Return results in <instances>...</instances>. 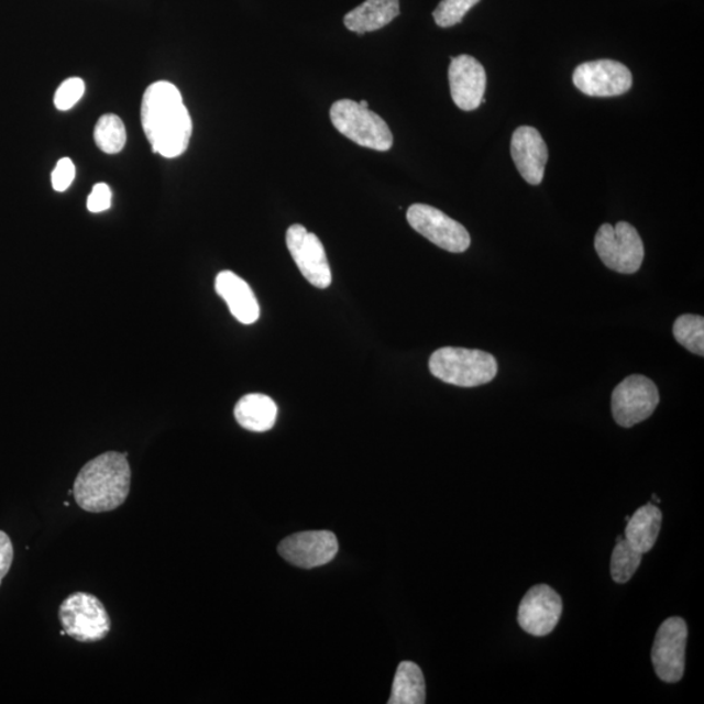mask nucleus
Wrapping results in <instances>:
<instances>
[{"mask_svg":"<svg viewBox=\"0 0 704 704\" xmlns=\"http://www.w3.org/2000/svg\"><path fill=\"white\" fill-rule=\"evenodd\" d=\"M595 250L605 266L622 274L637 273L645 258L642 239L628 222H618L616 227L602 224L596 232Z\"/></svg>","mask_w":704,"mask_h":704,"instance_id":"423d86ee","label":"nucleus"},{"mask_svg":"<svg viewBox=\"0 0 704 704\" xmlns=\"http://www.w3.org/2000/svg\"><path fill=\"white\" fill-rule=\"evenodd\" d=\"M399 15V0H365L344 16L351 32L364 34L382 30Z\"/></svg>","mask_w":704,"mask_h":704,"instance_id":"f3484780","label":"nucleus"},{"mask_svg":"<svg viewBox=\"0 0 704 704\" xmlns=\"http://www.w3.org/2000/svg\"><path fill=\"white\" fill-rule=\"evenodd\" d=\"M234 415L246 431L266 432L276 425L278 407L265 394H246L237 404Z\"/></svg>","mask_w":704,"mask_h":704,"instance_id":"a211bd4d","label":"nucleus"},{"mask_svg":"<svg viewBox=\"0 0 704 704\" xmlns=\"http://www.w3.org/2000/svg\"><path fill=\"white\" fill-rule=\"evenodd\" d=\"M131 468L127 453L108 452L89 461L74 484V497L82 510L112 512L125 503L131 491Z\"/></svg>","mask_w":704,"mask_h":704,"instance_id":"f03ea898","label":"nucleus"},{"mask_svg":"<svg viewBox=\"0 0 704 704\" xmlns=\"http://www.w3.org/2000/svg\"><path fill=\"white\" fill-rule=\"evenodd\" d=\"M59 619L68 637L80 644H96L111 631V618L100 598L87 593L69 595L61 604Z\"/></svg>","mask_w":704,"mask_h":704,"instance_id":"39448f33","label":"nucleus"},{"mask_svg":"<svg viewBox=\"0 0 704 704\" xmlns=\"http://www.w3.org/2000/svg\"><path fill=\"white\" fill-rule=\"evenodd\" d=\"M688 625L681 617H671L661 624L654 638L651 659L654 673L668 684L679 682L685 672Z\"/></svg>","mask_w":704,"mask_h":704,"instance_id":"1a4fd4ad","label":"nucleus"},{"mask_svg":"<svg viewBox=\"0 0 704 704\" xmlns=\"http://www.w3.org/2000/svg\"><path fill=\"white\" fill-rule=\"evenodd\" d=\"M76 167L69 158H62L52 174L53 188L56 193H65L73 185Z\"/></svg>","mask_w":704,"mask_h":704,"instance_id":"a878e982","label":"nucleus"},{"mask_svg":"<svg viewBox=\"0 0 704 704\" xmlns=\"http://www.w3.org/2000/svg\"><path fill=\"white\" fill-rule=\"evenodd\" d=\"M510 153L520 176L528 185L539 186L548 161V147L540 132L534 127H518L512 136Z\"/></svg>","mask_w":704,"mask_h":704,"instance_id":"2eb2a0df","label":"nucleus"},{"mask_svg":"<svg viewBox=\"0 0 704 704\" xmlns=\"http://www.w3.org/2000/svg\"><path fill=\"white\" fill-rule=\"evenodd\" d=\"M562 615V601L548 584H538L528 590L519 604L520 628L534 637H546L558 626Z\"/></svg>","mask_w":704,"mask_h":704,"instance_id":"f8f14e48","label":"nucleus"},{"mask_svg":"<svg viewBox=\"0 0 704 704\" xmlns=\"http://www.w3.org/2000/svg\"><path fill=\"white\" fill-rule=\"evenodd\" d=\"M330 119L343 136L370 150L386 152L393 146V133L384 119L352 100H340L330 108Z\"/></svg>","mask_w":704,"mask_h":704,"instance_id":"20e7f679","label":"nucleus"},{"mask_svg":"<svg viewBox=\"0 0 704 704\" xmlns=\"http://www.w3.org/2000/svg\"><path fill=\"white\" fill-rule=\"evenodd\" d=\"M278 552L287 562L301 569L327 565L336 558L338 541L330 531H306L282 540Z\"/></svg>","mask_w":704,"mask_h":704,"instance_id":"ddd939ff","label":"nucleus"},{"mask_svg":"<svg viewBox=\"0 0 704 704\" xmlns=\"http://www.w3.org/2000/svg\"><path fill=\"white\" fill-rule=\"evenodd\" d=\"M112 200L111 189L105 183H98L91 189V194L88 197L87 207L91 213H102V211L110 209Z\"/></svg>","mask_w":704,"mask_h":704,"instance_id":"bb28decb","label":"nucleus"},{"mask_svg":"<svg viewBox=\"0 0 704 704\" xmlns=\"http://www.w3.org/2000/svg\"><path fill=\"white\" fill-rule=\"evenodd\" d=\"M359 105L363 106V108H369V102L367 101H361L359 102Z\"/></svg>","mask_w":704,"mask_h":704,"instance_id":"c85d7f7f","label":"nucleus"},{"mask_svg":"<svg viewBox=\"0 0 704 704\" xmlns=\"http://www.w3.org/2000/svg\"><path fill=\"white\" fill-rule=\"evenodd\" d=\"M389 704L426 703V681L419 666L403 661L394 678Z\"/></svg>","mask_w":704,"mask_h":704,"instance_id":"aec40b11","label":"nucleus"},{"mask_svg":"<svg viewBox=\"0 0 704 704\" xmlns=\"http://www.w3.org/2000/svg\"><path fill=\"white\" fill-rule=\"evenodd\" d=\"M95 141L96 145L106 154L121 153L127 141L122 119L116 114H106L98 119L95 127Z\"/></svg>","mask_w":704,"mask_h":704,"instance_id":"412c9836","label":"nucleus"},{"mask_svg":"<svg viewBox=\"0 0 704 704\" xmlns=\"http://www.w3.org/2000/svg\"><path fill=\"white\" fill-rule=\"evenodd\" d=\"M660 403L658 386L642 375L626 377L612 394V414L618 426L631 428L651 417Z\"/></svg>","mask_w":704,"mask_h":704,"instance_id":"0eeeda50","label":"nucleus"},{"mask_svg":"<svg viewBox=\"0 0 704 704\" xmlns=\"http://www.w3.org/2000/svg\"><path fill=\"white\" fill-rule=\"evenodd\" d=\"M286 244L309 284L317 288H328L332 284V270L319 238L301 224H293L286 232Z\"/></svg>","mask_w":704,"mask_h":704,"instance_id":"9d476101","label":"nucleus"},{"mask_svg":"<svg viewBox=\"0 0 704 704\" xmlns=\"http://www.w3.org/2000/svg\"><path fill=\"white\" fill-rule=\"evenodd\" d=\"M450 94L454 103L463 111H474L483 103L487 74L474 56L460 55L449 66Z\"/></svg>","mask_w":704,"mask_h":704,"instance_id":"4468645a","label":"nucleus"},{"mask_svg":"<svg viewBox=\"0 0 704 704\" xmlns=\"http://www.w3.org/2000/svg\"><path fill=\"white\" fill-rule=\"evenodd\" d=\"M13 562L12 541L3 531H0V584L7 574H9Z\"/></svg>","mask_w":704,"mask_h":704,"instance_id":"cd10ccee","label":"nucleus"},{"mask_svg":"<svg viewBox=\"0 0 704 704\" xmlns=\"http://www.w3.org/2000/svg\"><path fill=\"white\" fill-rule=\"evenodd\" d=\"M481 0H441L433 11L436 24L450 28L460 24L466 13Z\"/></svg>","mask_w":704,"mask_h":704,"instance_id":"b1692460","label":"nucleus"},{"mask_svg":"<svg viewBox=\"0 0 704 704\" xmlns=\"http://www.w3.org/2000/svg\"><path fill=\"white\" fill-rule=\"evenodd\" d=\"M141 123L154 153L176 158L187 151L193 119L174 84L157 81L147 87L141 103Z\"/></svg>","mask_w":704,"mask_h":704,"instance_id":"f257e3e1","label":"nucleus"},{"mask_svg":"<svg viewBox=\"0 0 704 704\" xmlns=\"http://www.w3.org/2000/svg\"><path fill=\"white\" fill-rule=\"evenodd\" d=\"M573 82L590 97H616L628 94L632 86L630 69L623 63L601 59L575 68Z\"/></svg>","mask_w":704,"mask_h":704,"instance_id":"9b49d317","label":"nucleus"},{"mask_svg":"<svg viewBox=\"0 0 704 704\" xmlns=\"http://www.w3.org/2000/svg\"><path fill=\"white\" fill-rule=\"evenodd\" d=\"M644 553L637 551L628 540L619 537L617 544L612 553L610 575L616 583H626L636 574Z\"/></svg>","mask_w":704,"mask_h":704,"instance_id":"4be33fe9","label":"nucleus"},{"mask_svg":"<svg viewBox=\"0 0 704 704\" xmlns=\"http://www.w3.org/2000/svg\"><path fill=\"white\" fill-rule=\"evenodd\" d=\"M86 94V84L79 77H70L55 91L54 105L61 111H68Z\"/></svg>","mask_w":704,"mask_h":704,"instance_id":"393cba45","label":"nucleus"},{"mask_svg":"<svg viewBox=\"0 0 704 704\" xmlns=\"http://www.w3.org/2000/svg\"><path fill=\"white\" fill-rule=\"evenodd\" d=\"M673 336L681 346L695 355H704V319L700 315H682L674 321Z\"/></svg>","mask_w":704,"mask_h":704,"instance_id":"5701e85b","label":"nucleus"},{"mask_svg":"<svg viewBox=\"0 0 704 704\" xmlns=\"http://www.w3.org/2000/svg\"><path fill=\"white\" fill-rule=\"evenodd\" d=\"M663 514L652 504H647L632 514L625 528V539L640 553L650 552L659 538Z\"/></svg>","mask_w":704,"mask_h":704,"instance_id":"6ab92c4d","label":"nucleus"},{"mask_svg":"<svg viewBox=\"0 0 704 704\" xmlns=\"http://www.w3.org/2000/svg\"><path fill=\"white\" fill-rule=\"evenodd\" d=\"M407 221L415 231L442 250L452 253L469 250V231L439 209L426 204H414L407 210Z\"/></svg>","mask_w":704,"mask_h":704,"instance_id":"6e6552de","label":"nucleus"},{"mask_svg":"<svg viewBox=\"0 0 704 704\" xmlns=\"http://www.w3.org/2000/svg\"><path fill=\"white\" fill-rule=\"evenodd\" d=\"M216 292L228 302L230 312L239 322L251 326L260 319L258 301L252 288L235 273L224 271L216 278Z\"/></svg>","mask_w":704,"mask_h":704,"instance_id":"dca6fc26","label":"nucleus"},{"mask_svg":"<svg viewBox=\"0 0 704 704\" xmlns=\"http://www.w3.org/2000/svg\"><path fill=\"white\" fill-rule=\"evenodd\" d=\"M429 371L441 382L475 387L496 377L498 364L490 352L462 348H442L429 359Z\"/></svg>","mask_w":704,"mask_h":704,"instance_id":"7ed1b4c3","label":"nucleus"}]
</instances>
